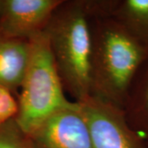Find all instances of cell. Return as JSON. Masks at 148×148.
<instances>
[{
    "label": "cell",
    "instance_id": "6da1fadb",
    "mask_svg": "<svg viewBox=\"0 0 148 148\" xmlns=\"http://www.w3.org/2000/svg\"><path fill=\"white\" fill-rule=\"evenodd\" d=\"M91 10L90 95L123 109L148 49L110 15Z\"/></svg>",
    "mask_w": 148,
    "mask_h": 148
},
{
    "label": "cell",
    "instance_id": "7a4b0ae2",
    "mask_svg": "<svg viewBox=\"0 0 148 148\" xmlns=\"http://www.w3.org/2000/svg\"><path fill=\"white\" fill-rule=\"evenodd\" d=\"M92 16L90 0H64L44 32L64 90L75 101L90 95Z\"/></svg>",
    "mask_w": 148,
    "mask_h": 148
},
{
    "label": "cell",
    "instance_id": "3957f363",
    "mask_svg": "<svg viewBox=\"0 0 148 148\" xmlns=\"http://www.w3.org/2000/svg\"><path fill=\"white\" fill-rule=\"evenodd\" d=\"M30 41L27 69L17 95V123L30 134L57 111L71 106L45 32Z\"/></svg>",
    "mask_w": 148,
    "mask_h": 148
},
{
    "label": "cell",
    "instance_id": "277c9868",
    "mask_svg": "<svg viewBox=\"0 0 148 148\" xmlns=\"http://www.w3.org/2000/svg\"><path fill=\"white\" fill-rule=\"evenodd\" d=\"M76 102L89 129L91 148H148L129 126L123 109L93 95Z\"/></svg>",
    "mask_w": 148,
    "mask_h": 148
},
{
    "label": "cell",
    "instance_id": "5b68a950",
    "mask_svg": "<svg viewBox=\"0 0 148 148\" xmlns=\"http://www.w3.org/2000/svg\"><path fill=\"white\" fill-rule=\"evenodd\" d=\"M64 0H0V34L30 40L45 32Z\"/></svg>",
    "mask_w": 148,
    "mask_h": 148
},
{
    "label": "cell",
    "instance_id": "8992f818",
    "mask_svg": "<svg viewBox=\"0 0 148 148\" xmlns=\"http://www.w3.org/2000/svg\"><path fill=\"white\" fill-rule=\"evenodd\" d=\"M29 135L35 148H91L89 129L76 101L49 117Z\"/></svg>",
    "mask_w": 148,
    "mask_h": 148
},
{
    "label": "cell",
    "instance_id": "52a82bcc",
    "mask_svg": "<svg viewBox=\"0 0 148 148\" xmlns=\"http://www.w3.org/2000/svg\"><path fill=\"white\" fill-rule=\"evenodd\" d=\"M29 55V40L0 34V85L16 95H18Z\"/></svg>",
    "mask_w": 148,
    "mask_h": 148
},
{
    "label": "cell",
    "instance_id": "ba28073f",
    "mask_svg": "<svg viewBox=\"0 0 148 148\" xmlns=\"http://www.w3.org/2000/svg\"><path fill=\"white\" fill-rule=\"evenodd\" d=\"M123 110L129 126L148 147V58L132 82Z\"/></svg>",
    "mask_w": 148,
    "mask_h": 148
},
{
    "label": "cell",
    "instance_id": "9c48e42d",
    "mask_svg": "<svg viewBox=\"0 0 148 148\" xmlns=\"http://www.w3.org/2000/svg\"><path fill=\"white\" fill-rule=\"evenodd\" d=\"M110 16L148 49V0H111Z\"/></svg>",
    "mask_w": 148,
    "mask_h": 148
},
{
    "label": "cell",
    "instance_id": "30bf717a",
    "mask_svg": "<svg viewBox=\"0 0 148 148\" xmlns=\"http://www.w3.org/2000/svg\"><path fill=\"white\" fill-rule=\"evenodd\" d=\"M0 148H35L30 135L16 119L0 124Z\"/></svg>",
    "mask_w": 148,
    "mask_h": 148
},
{
    "label": "cell",
    "instance_id": "8fae6325",
    "mask_svg": "<svg viewBox=\"0 0 148 148\" xmlns=\"http://www.w3.org/2000/svg\"><path fill=\"white\" fill-rule=\"evenodd\" d=\"M19 111L17 95L0 85V124L15 119Z\"/></svg>",
    "mask_w": 148,
    "mask_h": 148
}]
</instances>
